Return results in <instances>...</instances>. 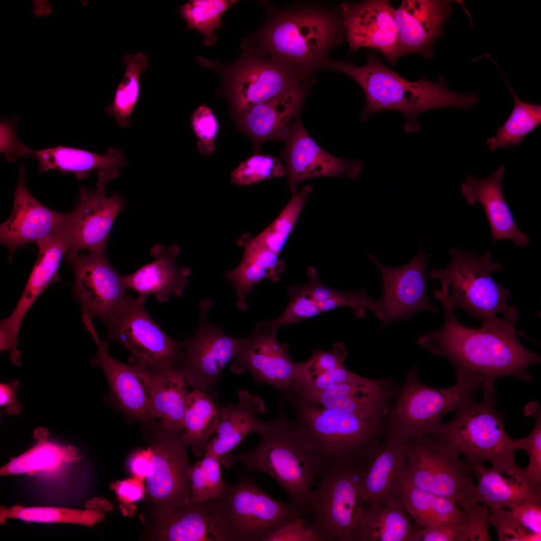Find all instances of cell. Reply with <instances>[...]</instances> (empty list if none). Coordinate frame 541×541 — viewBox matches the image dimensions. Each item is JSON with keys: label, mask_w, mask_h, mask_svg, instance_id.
Instances as JSON below:
<instances>
[{"label": "cell", "mask_w": 541, "mask_h": 541, "mask_svg": "<svg viewBox=\"0 0 541 541\" xmlns=\"http://www.w3.org/2000/svg\"><path fill=\"white\" fill-rule=\"evenodd\" d=\"M444 311L442 326L429 331L417 343L430 353L447 359L455 371L476 378L483 385L484 395H495V382L512 376L530 381L529 367L540 362V355L530 351L519 342L515 325L519 316L504 317L497 325L475 328L461 323L454 311L438 300Z\"/></svg>", "instance_id": "1"}, {"label": "cell", "mask_w": 541, "mask_h": 541, "mask_svg": "<svg viewBox=\"0 0 541 541\" xmlns=\"http://www.w3.org/2000/svg\"><path fill=\"white\" fill-rule=\"evenodd\" d=\"M364 66L339 61H327L324 66L352 78L364 92L366 104L361 120L367 121L372 114L381 110H394L405 117L404 129L407 132L419 129L418 115L427 110L454 107L467 110L478 102L474 94L461 95L448 89L443 79L433 82L426 78L411 82L382 62L373 54L367 55Z\"/></svg>", "instance_id": "2"}, {"label": "cell", "mask_w": 541, "mask_h": 541, "mask_svg": "<svg viewBox=\"0 0 541 541\" xmlns=\"http://www.w3.org/2000/svg\"><path fill=\"white\" fill-rule=\"evenodd\" d=\"M282 396L277 418L267 421L259 442L252 449L238 455L227 453L221 463L228 468L240 462L247 470L270 476L286 491L292 504L303 513L309 501L315 479L326 462L312 452L292 428L283 405Z\"/></svg>", "instance_id": "3"}, {"label": "cell", "mask_w": 541, "mask_h": 541, "mask_svg": "<svg viewBox=\"0 0 541 541\" xmlns=\"http://www.w3.org/2000/svg\"><path fill=\"white\" fill-rule=\"evenodd\" d=\"M448 252L451 255L448 264L429 273L430 279H437L441 284L440 289L434 291V297L444 300L452 310L466 311L480 321L483 328L498 324L503 318L497 316L498 313L504 317L518 316L516 305L509 306L506 303L510 290L491 277L492 273L502 270L503 267L492 260L490 249L481 256L459 247L450 248Z\"/></svg>", "instance_id": "4"}, {"label": "cell", "mask_w": 541, "mask_h": 541, "mask_svg": "<svg viewBox=\"0 0 541 541\" xmlns=\"http://www.w3.org/2000/svg\"><path fill=\"white\" fill-rule=\"evenodd\" d=\"M342 23L328 10L306 6L283 11L259 37L261 50L271 60L306 75L323 66L330 49L341 42Z\"/></svg>", "instance_id": "5"}, {"label": "cell", "mask_w": 541, "mask_h": 541, "mask_svg": "<svg viewBox=\"0 0 541 541\" xmlns=\"http://www.w3.org/2000/svg\"><path fill=\"white\" fill-rule=\"evenodd\" d=\"M295 414L292 428L309 449L327 463L362 459L364 454L386 434L387 422L343 413L283 394Z\"/></svg>", "instance_id": "6"}, {"label": "cell", "mask_w": 541, "mask_h": 541, "mask_svg": "<svg viewBox=\"0 0 541 541\" xmlns=\"http://www.w3.org/2000/svg\"><path fill=\"white\" fill-rule=\"evenodd\" d=\"M216 541H266L283 524L303 513L292 503L272 497L252 479L226 482L216 496L204 501Z\"/></svg>", "instance_id": "7"}, {"label": "cell", "mask_w": 541, "mask_h": 541, "mask_svg": "<svg viewBox=\"0 0 541 541\" xmlns=\"http://www.w3.org/2000/svg\"><path fill=\"white\" fill-rule=\"evenodd\" d=\"M455 373V385L438 388L421 382L417 365L411 369L397 385L394 404L387 419L386 434L405 443L412 438L436 433L444 415L455 412L465 397L483 389L473 376Z\"/></svg>", "instance_id": "8"}, {"label": "cell", "mask_w": 541, "mask_h": 541, "mask_svg": "<svg viewBox=\"0 0 541 541\" xmlns=\"http://www.w3.org/2000/svg\"><path fill=\"white\" fill-rule=\"evenodd\" d=\"M474 394L465 397L453 418L442 423L430 436L463 456L471 465L489 461L492 466L504 467L516 464L514 439L505 430L502 415L494 409L495 396L483 395L477 403Z\"/></svg>", "instance_id": "9"}, {"label": "cell", "mask_w": 541, "mask_h": 541, "mask_svg": "<svg viewBox=\"0 0 541 541\" xmlns=\"http://www.w3.org/2000/svg\"><path fill=\"white\" fill-rule=\"evenodd\" d=\"M365 469L362 459L347 462H326L312 491L309 509L312 524L325 541H354L364 510L361 481Z\"/></svg>", "instance_id": "10"}, {"label": "cell", "mask_w": 541, "mask_h": 541, "mask_svg": "<svg viewBox=\"0 0 541 541\" xmlns=\"http://www.w3.org/2000/svg\"><path fill=\"white\" fill-rule=\"evenodd\" d=\"M151 456L146 477L148 513L182 507L191 500L189 466L183 432L154 421L144 426Z\"/></svg>", "instance_id": "11"}, {"label": "cell", "mask_w": 541, "mask_h": 541, "mask_svg": "<svg viewBox=\"0 0 541 541\" xmlns=\"http://www.w3.org/2000/svg\"><path fill=\"white\" fill-rule=\"evenodd\" d=\"M146 297L128 296L103 322L109 338L124 346L131 364L144 366L156 373L177 367L183 342L167 335L147 312Z\"/></svg>", "instance_id": "12"}, {"label": "cell", "mask_w": 541, "mask_h": 541, "mask_svg": "<svg viewBox=\"0 0 541 541\" xmlns=\"http://www.w3.org/2000/svg\"><path fill=\"white\" fill-rule=\"evenodd\" d=\"M405 479L418 489L453 500L462 508L469 503L475 485L471 464L444 444L429 435L405 442Z\"/></svg>", "instance_id": "13"}, {"label": "cell", "mask_w": 541, "mask_h": 541, "mask_svg": "<svg viewBox=\"0 0 541 541\" xmlns=\"http://www.w3.org/2000/svg\"><path fill=\"white\" fill-rule=\"evenodd\" d=\"M212 301L204 299L198 305L199 322L195 334L183 341V350L177 367L189 386L217 399L214 386L219 381L224 367L231 360L242 340L229 336L222 326L211 325L207 314Z\"/></svg>", "instance_id": "14"}, {"label": "cell", "mask_w": 541, "mask_h": 541, "mask_svg": "<svg viewBox=\"0 0 541 541\" xmlns=\"http://www.w3.org/2000/svg\"><path fill=\"white\" fill-rule=\"evenodd\" d=\"M423 241L422 239L415 256L402 266L385 265L368 253L379 270L383 284L381 297L374 300V314L382 322L380 330L398 320L410 321L412 315L418 312H437V308L431 304L427 295L428 279L426 268L431 255L424 252Z\"/></svg>", "instance_id": "15"}, {"label": "cell", "mask_w": 541, "mask_h": 541, "mask_svg": "<svg viewBox=\"0 0 541 541\" xmlns=\"http://www.w3.org/2000/svg\"><path fill=\"white\" fill-rule=\"evenodd\" d=\"M119 174L118 170H99L95 189L89 190L85 187L79 189L75 206L70 212L65 254L78 253L84 250H105L109 233L123 203L118 192L107 196L105 190L108 182Z\"/></svg>", "instance_id": "16"}, {"label": "cell", "mask_w": 541, "mask_h": 541, "mask_svg": "<svg viewBox=\"0 0 541 541\" xmlns=\"http://www.w3.org/2000/svg\"><path fill=\"white\" fill-rule=\"evenodd\" d=\"M74 276L72 292L78 301L83 322H103L129 296L124 276L112 267L104 251L65 254Z\"/></svg>", "instance_id": "17"}, {"label": "cell", "mask_w": 541, "mask_h": 541, "mask_svg": "<svg viewBox=\"0 0 541 541\" xmlns=\"http://www.w3.org/2000/svg\"><path fill=\"white\" fill-rule=\"evenodd\" d=\"M276 336L269 323H258L249 336L242 338L228 365L235 373L247 371L258 384L291 392L297 387L300 363L291 360L287 346L280 343Z\"/></svg>", "instance_id": "18"}, {"label": "cell", "mask_w": 541, "mask_h": 541, "mask_svg": "<svg viewBox=\"0 0 541 541\" xmlns=\"http://www.w3.org/2000/svg\"><path fill=\"white\" fill-rule=\"evenodd\" d=\"M306 75L290 66L247 54L226 75L229 98L237 115L251 106L306 84Z\"/></svg>", "instance_id": "19"}, {"label": "cell", "mask_w": 541, "mask_h": 541, "mask_svg": "<svg viewBox=\"0 0 541 541\" xmlns=\"http://www.w3.org/2000/svg\"><path fill=\"white\" fill-rule=\"evenodd\" d=\"M70 215L46 206L30 193L25 183V167L21 166L12 213L0 226L1 242L9 250V262L25 244L34 242L38 245L65 232Z\"/></svg>", "instance_id": "20"}, {"label": "cell", "mask_w": 541, "mask_h": 541, "mask_svg": "<svg viewBox=\"0 0 541 541\" xmlns=\"http://www.w3.org/2000/svg\"><path fill=\"white\" fill-rule=\"evenodd\" d=\"M397 385L389 378L371 379L358 375L321 391L298 390L292 394L302 399L343 413L387 422Z\"/></svg>", "instance_id": "21"}, {"label": "cell", "mask_w": 541, "mask_h": 541, "mask_svg": "<svg viewBox=\"0 0 541 541\" xmlns=\"http://www.w3.org/2000/svg\"><path fill=\"white\" fill-rule=\"evenodd\" d=\"M85 327L98 347L91 363L103 371L116 403L128 417L144 425L154 422L149 407L154 373L144 366L127 365L113 358L108 343L100 339L93 322Z\"/></svg>", "instance_id": "22"}, {"label": "cell", "mask_w": 541, "mask_h": 541, "mask_svg": "<svg viewBox=\"0 0 541 541\" xmlns=\"http://www.w3.org/2000/svg\"><path fill=\"white\" fill-rule=\"evenodd\" d=\"M343 26L351 50L361 47L381 52L392 64L398 57L399 30L389 1L346 2L340 6Z\"/></svg>", "instance_id": "23"}, {"label": "cell", "mask_w": 541, "mask_h": 541, "mask_svg": "<svg viewBox=\"0 0 541 541\" xmlns=\"http://www.w3.org/2000/svg\"><path fill=\"white\" fill-rule=\"evenodd\" d=\"M282 156L286 163L288 185L293 195L299 183L307 179L322 176L357 178L362 163L358 160L345 161L327 152L311 138L299 118L291 125L284 139Z\"/></svg>", "instance_id": "24"}, {"label": "cell", "mask_w": 541, "mask_h": 541, "mask_svg": "<svg viewBox=\"0 0 541 541\" xmlns=\"http://www.w3.org/2000/svg\"><path fill=\"white\" fill-rule=\"evenodd\" d=\"M365 469L361 481L364 508L383 506L400 493L406 477L405 443L384 435L363 455Z\"/></svg>", "instance_id": "25"}, {"label": "cell", "mask_w": 541, "mask_h": 541, "mask_svg": "<svg viewBox=\"0 0 541 541\" xmlns=\"http://www.w3.org/2000/svg\"><path fill=\"white\" fill-rule=\"evenodd\" d=\"M39 253L22 295L12 313L0 323L1 349L18 357V334L24 318L37 299L52 283L59 281L60 263L68 248L66 232L38 245Z\"/></svg>", "instance_id": "26"}, {"label": "cell", "mask_w": 541, "mask_h": 541, "mask_svg": "<svg viewBox=\"0 0 541 541\" xmlns=\"http://www.w3.org/2000/svg\"><path fill=\"white\" fill-rule=\"evenodd\" d=\"M450 1L403 0L394 11L399 30L398 58L409 54L425 58L432 54L433 44L441 34L452 11Z\"/></svg>", "instance_id": "27"}, {"label": "cell", "mask_w": 541, "mask_h": 541, "mask_svg": "<svg viewBox=\"0 0 541 541\" xmlns=\"http://www.w3.org/2000/svg\"><path fill=\"white\" fill-rule=\"evenodd\" d=\"M477 483L469 502L510 509L525 501L541 502V483L517 464L505 467L471 464Z\"/></svg>", "instance_id": "28"}, {"label": "cell", "mask_w": 541, "mask_h": 541, "mask_svg": "<svg viewBox=\"0 0 541 541\" xmlns=\"http://www.w3.org/2000/svg\"><path fill=\"white\" fill-rule=\"evenodd\" d=\"M504 167L501 165L485 179L469 175L461 184V193L470 205L479 202L483 206L491 232V244L497 240L512 241L524 246L529 237L517 227L501 189Z\"/></svg>", "instance_id": "29"}, {"label": "cell", "mask_w": 541, "mask_h": 541, "mask_svg": "<svg viewBox=\"0 0 541 541\" xmlns=\"http://www.w3.org/2000/svg\"><path fill=\"white\" fill-rule=\"evenodd\" d=\"M307 90L303 84L243 111L237 115L240 126L257 145L284 140L298 118Z\"/></svg>", "instance_id": "30"}, {"label": "cell", "mask_w": 541, "mask_h": 541, "mask_svg": "<svg viewBox=\"0 0 541 541\" xmlns=\"http://www.w3.org/2000/svg\"><path fill=\"white\" fill-rule=\"evenodd\" d=\"M179 252V247L175 244L168 247L155 244L151 249V254L155 259L124 276L127 288L134 290L139 296L153 295L159 303L182 295L191 270L187 266L176 265L174 260Z\"/></svg>", "instance_id": "31"}, {"label": "cell", "mask_w": 541, "mask_h": 541, "mask_svg": "<svg viewBox=\"0 0 541 541\" xmlns=\"http://www.w3.org/2000/svg\"><path fill=\"white\" fill-rule=\"evenodd\" d=\"M237 396V404L231 403L220 409L218 425L205 453L221 459L247 435L255 432L260 435L266 429L267 421H262L256 417L257 414L266 411L263 399L243 388L239 389Z\"/></svg>", "instance_id": "32"}, {"label": "cell", "mask_w": 541, "mask_h": 541, "mask_svg": "<svg viewBox=\"0 0 541 541\" xmlns=\"http://www.w3.org/2000/svg\"><path fill=\"white\" fill-rule=\"evenodd\" d=\"M238 243L244 250L239 265L232 270H226L224 275L229 280L236 293V307L247 309L245 298L253 287L259 281L268 279L278 282L285 268V264L279 254L257 242L248 234H243Z\"/></svg>", "instance_id": "33"}, {"label": "cell", "mask_w": 541, "mask_h": 541, "mask_svg": "<svg viewBox=\"0 0 541 541\" xmlns=\"http://www.w3.org/2000/svg\"><path fill=\"white\" fill-rule=\"evenodd\" d=\"M152 517L148 536L163 541H212L216 539L204 502L192 500L171 510L149 514Z\"/></svg>", "instance_id": "34"}, {"label": "cell", "mask_w": 541, "mask_h": 541, "mask_svg": "<svg viewBox=\"0 0 541 541\" xmlns=\"http://www.w3.org/2000/svg\"><path fill=\"white\" fill-rule=\"evenodd\" d=\"M411 519L400 492L381 507L364 508L354 541H410L418 525Z\"/></svg>", "instance_id": "35"}, {"label": "cell", "mask_w": 541, "mask_h": 541, "mask_svg": "<svg viewBox=\"0 0 541 541\" xmlns=\"http://www.w3.org/2000/svg\"><path fill=\"white\" fill-rule=\"evenodd\" d=\"M30 154L38 161L39 170H57L63 173H74L79 179L87 178L94 169L114 171L124 166L127 160L122 151L109 148L100 155L83 149L58 146L39 150H31Z\"/></svg>", "instance_id": "36"}, {"label": "cell", "mask_w": 541, "mask_h": 541, "mask_svg": "<svg viewBox=\"0 0 541 541\" xmlns=\"http://www.w3.org/2000/svg\"><path fill=\"white\" fill-rule=\"evenodd\" d=\"M154 373L150 401L153 421L159 419L164 427L184 431L183 419L188 384L177 367Z\"/></svg>", "instance_id": "37"}, {"label": "cell", "mask_w": 541, "mask_h": 541, "mask_svg": "<svg viewBox=\"0 0 541 541\" xmlns=\"http://www.w3.org/2000/svg\"><path fill=\"white\" fill-rule=\"evenodd\" d=\"M48 434L46 428L36 429L34 436L37 439L36 444L2 467L0 474H30L54 469L81 458V454L75 447L61 445L48 440Z\"/></svg>", "instance_id": "38"}, {"label": "cell", "mask_w": 541, "mask_h": 541, "mask_svg": "<svg viewBox=\"0 0 541 541\" xmlns=\"http://www.w3.org/2000/svg\"><path fill=\"white\" fill-rule=\"evenodd\" d=\"M220 409L206 392L194 390L187 395L184 415L183 439L194 453L202 457L216 431Z\"/></svg>", "instance_id": "39"}, {"label": "cell", "mask_w": 541, "mask_h": 541, "mask_svg": "<svg viewBox=\"0 0 541 541\" xmlns=\"http://www.w3.org/2000/svg\"><path fill=\"white\" fill-rule=\"evenodd\" d=\"M401 493L407 511L420 526L457 524L461 518L462 510L453 500L416 488L405 478Z\"/></svg>", "instance_id": "40"}, {"label": "cell", "mask_w": 541, "mask_h": 541, "mask_svg": "<svg viewBox=\"0 0 541 541\" xmlns=\"http://www.w3.org/2000/svg\"><path fill=\"white\" fill-rule=\"evenodd\" d=\"M126 70L118 86L112 103L107 106L105 113L112 116L122 127L130 124L131 116L140 96V77L148 65V60L141 52L128 54L123 58Z\"/></svg>", "instance_id": "41"}, {"label": "cell", "mask_w": 541, "mask_h": 541, "mask_svg": "<svg viewBox=\"0 0 541 541\" xmlns=\"http://www.w3.org/2000/svg\"><path fill=\"white\" fill-rule=\"evenodd\" d=\"M506 85L513 96V109L495 135L486 140L490 151L498 148L506 149L522 142L524 137L541 123V106L520 100L510 85Z\"/></svg>", "instance_id": "42"}, {"label": "cell", "mask_w": 541, "mask_h": 541, "mask_svg": "<svg viewBox=\"0 0 541 541\" xmlns=\"http://www.w3.org/2000/svg\"><path fill=\"white\" fill-rule=\"evenodd\" d=\"M307 185L293 195L276 218L254 239L259 243L279 254L294 228L299 216L311 193Z\"/></svg>", "instance_id": "43"}, {"label": "cell", "mask_w": 541, "mask_h": 541, "mask_svg": "<svg viewBox=\"0 0 541 541\" xmlns=\"http://www.w3.org/2000/svg\"><path fill=\"white\" fill-rule=\"evenodd\" d=\"M103 514L96 511L52 507H24L19 505L1 507L0 520L4 523L8 518L29 522H64L92 525L100 520Z\"/></svg>", "instance_id": "44"}, {"label": "cell", "mask_w": 541, "mask_h": 541, "mask_svg": "<svg viewBox=\"0 0 541 541\" xmlns=\"http://www.w3.org/2000/svg\"><path fill=\"white\" fill-rule=\"evenodd\" d=\"M235 1L191 0L179 9L180 15L187 23V29H195L204 36L203 42L211 46L216 41L214 31L221 24L223 13Z\"/></svg>", "instance_id": "45"}, {"label": "cell", "mask_w": 541, "mask_h": 541, "mask_svg": "<svg viewBox=\"0 0 541 541\" xmlns=\"http://www.w3.org/2000/svg\"><path fill=\"white\" fill-rule=\"evenodd\" d=\"M288 293L290 301L287 307L280 316L268 323L271 331L275 334L282 326L314 317L322 313L318 303L312 296L307 283L290 287Z\"/></svg>", "instance_id": "46"}, {"label": "cell", "mask_w": 541, "mask_h": 541, "mask_svg": "<svg viewBox=\"0 0 541 541\" xmlns=\"http://www.w3.org/2000/svg\"><path fill=\"white\" fill-rule=\"evenodd\" d=\"M287 172L280 160L269 155L255 154L241 162L231 173L233 183L248 185L273 177H280Z\"/></svg>", "instance_id": "47"}, {"label": "cell", "mask_w": 541, "mask_h": 541, "mask_svg": "<svg viewBox=\"0 0 541 541\" xmlns=\"http://www.w3.org/2000/svg\"><path fill=\"white\" fill-rule=\"evenodd\" d=\"M523 411L526 416L534 418L535 424L528 435L513 440V446L515 450L526 453L529 463L525 470L532 480L541 483V407L537 401H531L524 406Z\"/></svg>", "instance_id": "48"}, {"label": "cell", "mask_w": 541, "mask_h": 541, "mask_svg": "<svg viewBox=\"0 0 541 541\" xmlns=\"http://www.w3.org/2000/svg\"><path fill=\"white\" fill-rule=\"evenodd\" d=\"M347 356L344 343L340 342L334 343L330 350L318 349L313 352L307 360L299 362L300 372L295 390L324 373L344 366Z\"/></svg>", "instance_id": "49"}, {"label": "cell", "mask_w": 541, "mask_h": 541, "mask_svg": "<svg viewBox=\"0 0 541 541\" xmlns=\"http://www.w3.org/2000/svg\"><path fill=\"white\" fill-rule=\"evenodd\" d=\"M456 541H489V510L484 504L469 502L462 508Z\"/></svg>", "instance_id": "50"}, {"label": "cell", "mask_w": 541, "mask_h": 541, "mask_svg": "<svg viewBox=\"0 0 541 541\" xmlns=\"http://www.w3.org/2000/svg\"><path fill=\"white\" fill-rule=\"evenodd\" d=\"M489 522L500 541H540L541 535L530 532L520 523L510 509L490 507Z\"/></svg>", "instance_id": "51"}, {"label": "cell", "mask_w": 541, "mask_h": 541, "mask_svg": "<svg viewBox=\"0 0 541 541\" xmlns=\"http://www.w3.org/2000/svg\"><path fill=\"white\" fill-rule=\"evenodd\" d=\"M191 500L202 503L217 496L222 489V479L214 468L204 466L199 460L190 468Z\"/></svg>", "instance_id": "52"}, {"label": "cell", "mask_w": 541, "mask_h": 541, "mask_svg": "<svg viewBox=\"0 0 541 541\" xmlns=\"http://www.w3.org/2000/svg\"><path fill=\"white\" fill-rule=\"evenodd\" d=\"M191 128L198 139L197 149L204 155H210L214 151V141L218 125L210 109L202 105L192 113L190 118Z\"/></svg>", "instance_id": "53"}, {"label": "cell", "mask_w": 541, "mask_h": 541, "mask_svg": "<svg viewBox=\"0 0 541 541\" xmlns=\"http://www.w3.org/2000/svg\"><path fill=\"white\" fill-rule=\"evenodd\" d=\"M318 305L321 312L339 307H349L352 309L355 316L359 318L366 316V310L375 313L374 300L367 295L364 289L351 292L331 289L328 299L318 303Z\"/></svg>", "instance_id": "54"}, {"label": "cell", "mask_w": 541, "mask_h": 541, "mask_svg": "<svg viewBox=\"0 0 541 541\" xmlns=\"http://www.w3.org/2000/svg\"><path fill=\"white\" fill-rule=\"evenodd\" d=\"M266 541H325L324 538L308 519L302 515L280 527Z\"/></svg>", "instance_id": "55"}, {"label": "cell", "mask_w": 541, "mask_h": 541, "mask_svg": "<svg viewBox=\"0 0 541 541\" xmlns=\"http://www.w3.org/2000/svg\"><path fill=\"white\" fill-rule=\"evenodd\" d=\"M358 375L344 365L324 373L295 391L303 390L314 392L321 391L334 385L350 381Z\"/></svg>", "instance_id": "56"}, {"label": "cell", "mask_w": 541, "mask_h": 541, "mask_svg": "<svg viewBox=\"0 0 541 541\" xmlns=\"http://www.w3.org/2000/svg\"><path fill=\"white\" fill-rule=\"evenodd\" d=\"M510 509L525 528L541 535V502L525 501Z\"/></svg>", "instance_id": "57"}, {"label": "cell", "mask_w": 541, "mask_h": 541, "mask_svg": "<svg viewBox=\"0 0 541 541\" xmlns=\"http://www.w3.org/2000/svg\"><path fill=\"white\" fill-rule=\"evenodd\" d=\"M457 524H447L428 527L418 525L410 541H456Z\"/></svg>", "instance_id": "58"}, {"label": "cell", "mask_w": 541, "mask_h": 541, "mask_svg": "<svg viewBox=\"0 0 541 541\" xmlns=\"http://www.w3.org/2000/svg\"><path fill=\"white\" fill-rule=\"evenodd\" d=\"M18 387L19 382L16 380L0 384V404L8 415L17 414L21 411L22 405L16 398Z\"/></svg>", "instance_id": "59"}, {"label": "cell", "mask_w": 541, "mask_h": 541, "mask_svg": "<svg viewBox=\"0 0 541 541\" xmlns=\"http://www.w3.org/2000/svg\"><path fill=\"white\" fill-rule=\"evenodd\" d=\"M151 451L148 447L146 449L139 450L130 456L128 463L131 472L138 479L146 478L150 468Z\"/></svg>", "instance_id": "60"}, {"label": "cell", "mask_w": 541, "mask_h": 541, "mask_svg": "<svg viewBox=\"0 0 541 541\" xmlns=\"http://www.w3.org/2000/svg\"><path fill=\"white\" fill-rule=\"evenodd\" d=\"M118 496L127 502H132L141 499L143 496L142 484L138 480L127 479L119 482L115 486Z\"/></svg>", "instance_id": "61"}, {"label": "cell", "mask_w": 541, "mask_h": 541, "mask_svg": "<svg viewBox=\"0 0 541 541\" xmlns=\"http://www.w3.org/2000/svg\"><path fill=\"white\" fill-rule=\"evenodd\" d=\"M43 10L49 13L50 12L48 11H50V7L46 2H39L35 8V14L38 15L47 14Z\"/></svg>", "instance_id": "62"}]
</instances>
